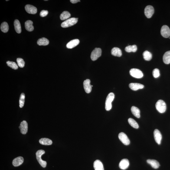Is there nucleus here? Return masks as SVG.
<instances>
[{
	"instance_id": "obj_1",
	"label": "nucleus",
	"mask_w": 170,
	"mask_h": 170,
	"mask_svg": "<svg viewBox=\"0 0 170 170\" xmlns=\"http://www.w3.org/2000/svg\"><path fill=\"white\" fill-rule=\"evenodd\" d=\"M114 94L113 93H110L108 95L105 102V109L109 111L112 108V103L114 98Z\"/></svg>"
},
{
	"instance_id": "obj_2",
	"label": "nucleus",
	"mask_w": 170,
	"mask_h": 170,
	"mask_svg": "<svg viewBox=\"0 0 170 170\" xmlns=\"http://www.w3.org/2000/svg\"><path fill=\"white\" fill-rule=\"evenodd\" d=\"M78 21L77 18H73L68 19L62 23L61 26L63 28H68L77 24Z\"/></svg>"
},
{
	"instance_id": "obj_3",
	"label": "nucleus",
	"mask_w": 170,
	"mask_h": 170,
	"mask_svg": "<svg viewBox=\"0 0 170 170\" xmlns=\"http://www.w3.org/2000/svg\"><path fill=\"white\" fill-rule=\"evenodd\" d=\"M45 151L42 150L37 151L36 153V157L37 160H38L39 163L43 168H45L47 165V162L46 161L42 160L41 158L42 155L45 153Z\"/></svg>"
},
{
	"instance_id": "obj_4",
	"label": "nucleus",
	"mask_w": 170,
	"mask_h": 170,
	"mask_svg": "<svg viewBox=\"0 0 170 170\" xmlns=\"http://www.w3.org/2000/svg\"><path fill=\"white\" fill-rule=\"evenodd\" d=\"M156 107L158 111L160 113H163L166 111V105L164 101L160 100L157 102Z\"/></svg>"
},
{
	"instance_id": "obj_5",
	"label": "nucleus",
	"mask_w": 170,
	"mask_h": 170,
	"mask_svg": "<svg viewBox=\"0 0 170 170\" xmlns=\"http://www.w3.org/2000/svg\"><path fill=\"white\" fill-rule=\"evenodd\" d=\"M129 73L132 77L137 79H141L143 76L142 72L139 69L132 68L129 71Z\"/></svg>"
},
{
	"instance_id": "obj_6",
	"label": "nucleus",
	"mask_w": 170,
	"mask_h": 170,
	"mask_svg": "<svg viewBox=\"0 0 170 170\" xmlns=\"http://www.w3.org/2000/svg\"><path fill=\"white\" fill-rule=\"evenodd\" d=\"M102 50L100 48H95L93 50L91 55L90 57L91 60L93 61H95L97 60L99 57L101 56Z\"/></svg>"
},
{
	"instance_id": "obj_7",
	"label": "nucleus",
	"mask_w": 170,
	"mask_h": 170,
	"mask_svg": "<svg viewBox=\"0 0 170 170\" xmlns=\"http://www.w3.org/2000/svg\"><path fill=\"white\" fill-rule=\"evenodd\" d=\"M119 138L121 142L125 145H127L130 144V140L127 135L124 133H120L119 135Z\"/></svg>"
},
{
	"instance_id": "obj_8",
	"label": "nucleus",
	"mask_w": 170,
	"mask_h": 170,
	"mask_svg": "<svg viewBox=\"0 0 170 170\" xmlns=\"http://www.w3.org/2000/svg\"><path fill=\"white\" fill-rule=\"evenodd\" d=\"M161 34L163 37L168 38L170 36V29L169 27L167 25H164L161 28Z\"/></svg>"
},
{
	"instance_id": "obj_9",
	"label": "nucleus",
	"mask_w": 170,
	"mask_h": 170,
	"mask_svg": "<svg viewBox=\"0 0 170 170\" xmlns=\"http://www.w3.org/2000/svg\"><path fill=\"white\" fill-rule=\"evenodd\" d=\"M145 14L147 18H151L154 13V9L152 6L148 5L145 7L144 10Z\"/></svg>"
},
{
	"instance_id": "obj_10",
	"label": "nucleus",
	"mask_w": 170,
	"mask_h": 170,
	"mask_svg": "<svg viewBox=\"0 0 170 170\" xmlns=\"http://www.w3.org/2000/svg\"><path fill=\"white\" fill-rule=\"evenodd\" d=\"M19 128L21 134H26L28 131V124L27 122L26 121H23L20 124Z\"/></svg>"
},
{
	"instance_id": "obj_11",
	"label": "nucleus",
	"mask_w": 170,
	"mask_h": 170,
	"mask_svg": "<svg viewBox=\"0 0 170 170\" xmlns=\"http://www.w3.org/2000/svg\"><path fill=\"white\" fill-rule=\"evenodd\" d=\"M154 136L156 142L158 145H160L162 139V135L160 131L157 129H156L154 132Z\"/></svg>"
},
{
	"instance_id": "obj_12",
	"label": "nucleus",
	"mask_w": 170,
	"mask_h": 170,
	"mask_svg": "<svg viewBox=\"0 0 170 170\" xmlns=\"http://www.w3.org/2000/svg\"><path fill=\"white\" fill-rule=\"evenodd\" d=\"M90 83V81L89 79L84 80L83 83V87L85 91L88 94L90 93L92 90V86Z\"/></svg>"
},
{
	"instance_id": "obj_13",
	"label": "nucleus",
	"mask_w": 170,
	"mask_h": 170,
	"mask_svg": "<svg viewBox=\"0 0 170 170\" xmlns=\"http://www.w3.org/2000/svg\"><path fill=\"white\" fill-rule=\"evenodd\" d=\"M26 11L28 13L32 14H35L37 12V9L36 8L32 5H27L25 6Z\"/></svg>"
},
{
	"instance_id": "obj_14",
	"label": "nucleus",
	"mask_w": 170,
	"mask_h": 170,
	"mask_svg": "<svg viewBox=\"0 0 170 170\" xmlns=\"http://www.w3.org/2000/svg\"><path fill=\"white\" fill-rule=\"evenodd\" d=\"M129 165V161L127 159H122L119 163V167L120 169L125 170L128 168Z\"/></svg>"
},
{
	"instance_id": "obj_15",
	"label": "nucleus",
	"mask_w": 170,
	"mask_h": 170,
	"mask_svg": "<svg viewBox=\"0 0 170 170\" xmlns=\"http://www.w3.org/2000/svg\"><path fill=\"white\" fill-rule=\"evenodd\" d=\"M129 86L130 89L134 91L142 89L144 88L143 85L137 83H131L129 84Z\"/></svg>"
},
{
	"instance_id": "obj_16",
	"label": "nucleus",
	"mask_w": 170,
	"mask_h": 170,
	"mask_svg": "<svg viewBox=\"0 0 170 170\" xmlns=\"http://www.w3.org/2000/svg\"><path fill=\"white\" fill-rule=\"evenodd\" d=\"M24 162V158L22 157H19L14 159L13 161L12 164L15 167L19 166Z\"/></svg>"
},
{
	"instance_id": "obj_17",
	"label": "nucleus",
	"mask_w": 170,
	"mask_h": 170,
	"mask_svg": "<svg viewBox=\"0 0 170 170\" xmlns=\"http://www.w3.org/2000/svg\"><path fill=\"white\" fill-rule=\"evenodd\" d=\"M80 42L78 39L73 40L68 43L66 47L68 49L73 48L78 45Z\"/></svg>"
},
{
	"instance_id": "obj_18",
	"label": "nucleus",
	"mask_w": 170,
	"mask_h": 170,
	"mask_svg": "<svg viewBox=\"0 0 170 170\" xmlns=\"http://www.w3.org/2000/svg\"><path fill=\"white\" fill-rule=\"evenodd\" d=\"M94 167L95 170H104L103 163L98 160L95 161L94 163Z\"/></svg>"
},
{
	"instance_id": "obj_19",
	"label": "nucleus",
	"mask_w": 170,
	"mask_h": 170,
	"mask_svg": "<svg viewBox=\"0 0 170 170\" xmlns=\"http://www.w3.org/2000/svg\"><path fill=\"white\" fill-rule=\"evenodd\" d=\"M148 163L150 165L152 168L157 169L159 167L160 164L157 161L154 159H148L147 160Z\"/></svg>"
},
{
	"instance_id": "obj_20",
	"label": "nucleus",
	"mask_w": 170,
	"mask_h": 170,
	"mask_svg": "<svg viewBox=\"0 0 170 170\" xmlns=\"http://www.w3.org/2000/svg\"><path fill=\"white\" fill-rule=\"evenodd\" d=\"M111 54L115 57H120L122 55V51L119 48L114 47L112 50Z\"/></svg>"
},
{
	"instance_id": "obj_21",
	"label": "nucleus",
	"mask_w": 170,
	"mask_h": 170,
	"mask_svg": "<svg viewBox=\"0 0 170 170\" xmlns=\"http://www.w3.org/2000/svg\"><path fill=\"white\" fill-rule=\"evenodd\" d=\"M26 29L29 32H31L34 30V27L33 26V22L30 20H28L25 22Z\"/></svg>"
},
{
	"instance_id": "obj_22",
	"label": "nucleus",
	"mask_w": 170,
	"mask_h": 170,
	"mask_svg": "<svg viewBox=\"0 0 170 170\" xmlns=\"http://www.w3.org/2000/svg\"><path fill=\"white\" fill-rule=\"evenodd\" d=\"M131 111L135 117L138 118H140V111L138 108L135 106H132L131 108Z\"/></svg>"
},
{
	"instance_id": "obj_23",
	"label": "nucleus",
	"mask_w": 170,
	"mask_h": 170,
	"mask_svg": "<svg viewBox=\"0 0 170 170\" xmlns=\"http://www.w3.org/2000/svg\"><path fill=\"white\" fill-rule=\"evenodd\" d=\"M163 60L166 64H168L170 63V51L166 52L163 57Z\"/></svg>"
},
{
	"instance_id": "obj_24",
	"label": "nucleus",
	"mask_w": 170,
	"mask_h": 170,
	"mask_svg": "<svg viewBox=\"0 0 170 170\" xmlns=\"http://www.w3.org/2000/svg\"><path fill=\"white\" fill-rule=\"evenodd\" d=\"M39 142L42 145H50L52 144V142L51 140L47 138H42L39 140Z\"/></svg>"
},
{
	"instance_id": "obj_25",
	"label": "nucleus",
	"mask_w": 170,
	"mask_h": 170,
	"mask_svg": "<svg viewBox=\"0 0 170 170\" xmlns=\"http://www.w3.org/2000/svg\"><path fill=\"white\" fill-rule=\"evenodd\" d=\"M14 26L15 30L17 33L18 34L21 33V24L18 20H15L14 22Z\"/></svg>"
},
{
	"instance_id": "obj_26",
	"label": "nucleus",
	"mask_w": 170,
	"mask_h": 170,
	"mask_svg": "<svg viewBox=\"0 0 170 170\" xmlns=\"http://www.w3.org/2000/svg\"><path fill=\"white\" fill-rule=\"evenodd\" d=\"M37 43L39 45L46 46L48 45L49 43V41L47 38H43L38 39Z\"/></svg>"
},
{
	"instance_id": "obj_27",
	"label": "nucleus",
	"mask_w": 170,
	"mask_h": 170,
	"mask_svg": "<svg viewBox=\"0 0 170 170\" xmlns=\"http://www.w3.org/2000/svg\"><path fill=\"white\" fill-rule=\"evenodd\" d=\"M137 47L136 45H129L125 48V50L128 52H135L137 50Z\"/></svg>"
},
{
	"instance_id": "obj_28",
	"label": "nucleus",
	"mask_w": 170,
	"mask_h": 170,
	"mask_svg": "<svg viewBox=\"0 0 170 170\" xmlns=\"http://www.w3.org/2000/svg\"><path fill=\"white\" fill-rule=\"evenodd\" d=\"M71 17V14L68 11H64L62 13L60 16V20H64L68 19Z\"/></svg>"
},
{
	"instance_id": "obj_29",
	"label": "nucleus",
	"mask_w": 170,
	"mask_h": 170,
	"mask_svg": "<svg viewBox=\"0 0 170 170\" xmlns=\"http://www.w3.org/2000/svg\"><path fill=\"white\" fill-rule=\"evenodd\" d=\"M128 122H129V125L135 128V129H137L139 128V125L137 122L135 120L132 118H129L128 120Z\"/></svg>"
},
{
	"instance_id": "obj_30",
	"label": "nucleus",
	"mask_w": 170,
	"mask_h": 170,
	"mask_svg": "<svg viewBox=\"0 0 170 170\" xmlns=\"http://www.w3.org/2000/svg\"><path fill=\"white\" fill-rule=\"evenodd\" d=\"M143 55L144 59L147 61H149L152 58V54L147 50H146L144 52Z\"/></svg>"
},
{
	"instance_id": "obj_31",
	"label": "nucleus",
	"mask_w": 170,
	"mask_h": 170,
	"mask_svg": "<svg viewBox=\"0 0 170 170\" xmlns=\"http://www.w3.org/2000/svg\"><path fill=\"white\" fill-rule=\"evenodd\" d=\"M1 29L3 32H7L9 30V27L7 23L6 22H3L1 25Z\"/></svg>"
},
{
	"instance_id": "obj_32",
	"label": "nucleus",
	"mask_w": 170,
	"mask_h": 170,
	"mask_svg": "<svg viewBox=\"0 0 170 170\" xmlns=\"http://www.w3.org/2000/svg\"><path fill=\"white\" fill-rule=\"evenodd\" d=\"M25 95L24 93H21L19 99V106L20 108L24 106L25 102Z\"/></svg>"
},
{
	"instance_id": "obj_33",
	"label": "nucleus",
	"mask_w": 170,
	"mask_h": 170,
	"mask_svg": "<svg viewBox=\"0 0 170 170\" xmlns=\"http://www.w3.org/2000/svg\"><path fill=\"white\" fill-rule=\"evenodd\" d=\"M6 63L9 67L11 68L17 70L18 68V65L14 62L8 61H7Z\"/></svg>"
},
{
	"instance_id": "obj_34",
	"label": "nucleus",
	"mask_w": 170,
	"mask_h": 170,
	"mask_svg": "<svg viewBox=\"0 0 170 170\" xmlns=\"http://www.w3.org/2000/svg\"><path fill=\"white\" fill-rule=\"evenodd\" d=\"M17 61L18 66L20 67L23 68L25 66V62L22 59L18 58L17 59Z\"/></svg>"
},
{
	"instance_id": "obj_35",
	"label": "nucleus",
	"mask_w": 170,
	"mask_h": 170,
	"mask_svg": "<svg viewBox=\"0 0 170 170\" xmlns=\"http://www.w3.org/2000/svg\"><path fill=\"white\" fill-rule=\"evenodd\" d=\"M153 76L155 78H157L159 77L160 75L159 70L157 68L154 69L152 72Z\"/></svg>"
},
{
	"instance_id": "obj_36",
	"label": "nucleus",
	"mask_w": 170,
	"mask_h": 170,
	"mask_svg": "<svg viewBox=\"0 0 170 170\" xmlns=\"http://www.w3.org/2000/svg\"><path fill=\"white\" fill-rule=\"evenodd\" d=\"M48 14V11L46 10H42L40 13V15L42 17H44L47 16Z\"/></svg>"
},
{
	"instance_id": "obj_37",
	"label": "nucleus",
	"mask_w": 170,
	"mask_h": 170,
	"mask_svg": "<svg viewBox=\"0 0 170 170\" xmlns=\"http://www.w3.org/2000/svg\"><path fill=\"white\" fill-rule=\"evenodd\" d=\"M70 1L73 4H75L80 1V0H71Z\"/></svg>"
},
{
	"instance_id": "obj_38",
	"label": "nucleus",
	"mask_w": 170,
	"mask_h": 170,
	"mask_svg": "<svg viewBox=\"0 0 170 170\" xmlns=\"http://www.w3.org/2000/svg\"></svg>"
}]
</instances>
